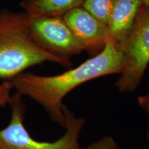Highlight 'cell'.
Here are the masks:
<instances>
[{
  "mask_svg": "<svg viewBox=\"0 0 149 149\" xmlns=\"http://www.w3.org/2000/svg\"><path fill=\"white\" fill-rule=\"evenodd\" d=\"M122 56L118 46L108 40L103 50L77 67L52 76L23 72L9 81L20 95L29 97L44 108L51 120L66 127L63 100L73 89L90 80L120 74Z\"/></svg>",
  "mask_w": 149,
  "mask_h": 149,
  "instance_id": "1",
  "label": "cell"
},
{
  "mask_svg": "<svg viewBox=\"0 0 149 149\" xmlns=\"http://www.w3.org/2000/svg\"><path fill=\"white\" fill-rule=\"evenodd\" d=\"M26 13L0 10V79L9 81L30 67L51 61L70 68L65 62L37 46L28 33Z\"/></svg>",
  "mask_w": 149,
  "mask_h": 149,
  "instance_id": "2",
  "label": "cell"
},
{
  "mask_svg": "<svg viewBox=\"0 0 149 149\" xmlns=\"http://www.w3.org/2000/svg\"><path fill=\"white\" fill-rule=\"evenodd\" d=\"M9 105L11 117L9 124L0 130V149H79V137L86 121L77 117L64 106L66 131L53 141H40L33 138L24 126L26 107L22 96L17 93L11 97Z\"/></svg>",
  "mask_w": 149,
  "mask_h": 149,
  "instance_id": "3",
  "label": "cell"
},
{
  "mask_svg": "<svg viewBox=\"0 0 149 149\" xmlns=\"http://www.w3.org/2000/svg\"><path fill=\"white\" fill-rule=\"evenodd\" d=\"M122 56L120 77L116 81L120 93L134 92L141 84L149 64V8L143 4L133 29L118 44Z\"/></svg>",
  "mask_w": 149,
  "mask_h": 149,
  "instance_id": "4",
  "label": "cell"
},
{
  "mask_svg": "<svg viewBox=\"0 0 149 149\" xmlns=\"http://www.w3.org/2000/svg\"><path fill=\"white\" fill-rule=\"evenodd\" d=\"M28 33L41 49L68 64H72L71 57L84 51L62 16H30Z\"/></svg>",
  "mask_w": 149,
  "mask_h": 149,
  "instance_id": "5",
  "label": "cell"
},
{
  "mask_svg": "<svg viewBox=\"0 0 149 149\" xmlns=\"http://www.w3.org/2000/svg\"><path fill=\"white\" fill-rule=\"evenodd\" d=\"M81 44L84 51L95 55L100 53L109 40L107 28L83 7H78L62 16Z\"/></svg>",
  "mask_w": 149,
  "mask_h": 149,
  "instance_id": "6",
  "label": "cell"
},
{
  "mask_svg": "<svg viewBox=\"0 0 149 149\" xmlns=\"http://www.w3.org/2000/svg\"><path fill=\"white\" fill-rule=\"evenodd\" d=\"M142 5L141 0H117L107 24L109 40L118 46L125 40L133 29Z\"/></svg>",
  "mask_w": 149,
  "mask_h": 149,
  "instance_id": "7",
  "label": "cell"
},
{
  "mask_svg": "<svg viewBox=\"0 0 149 149\" xmlns=\"http://www.w3.org/2000/svg\"><path fill=\"white\" fill-rule=\"evenodd\" d=\"M84 0H22L21 6L31 17H59L82 6Z\"/></svg>",
  "mask_w": 149,
  "mask_h": 149,
  "instance_id": "8",
  "label": "cell"
},
{
  "mask_svg": "<svg viewBox=\"0 0 149 149\" xmlns=\"http://www.w3.org/2000/svg\"><path fill=\"white\" fill-rule=\"evenodd\" d=\"M117 0H84L81 7L107 26Z\"/></svg>",
  "mask_w": 149,
  "mask_h": 149,
  "instance_id": "9",
  "label": "cell"
},
{
  "mask_svg": "<svg viewBox=\"0 0 149 149\" xmlns=\"http://www.w3.org/2000/svg\"><path fill=\"white\" fill-rule=\"evenodd\" d=\"M79 149H121L119 144L111 136H105L95 142L84 148L79 147Z\"/></svg>",
  "mask_w": 149,
  "mask_h": 149,
  "instance_id": "10",
  "label": "cell"
},
{
  "mask_svg": "<svg viewBox=\"0 0 149 149\" xmlns=\"http://www.w3.org/2000/svg\"><path fill=\"white\" fill-rule=\"evenodd\" d=\"M137 102L139 107H141V109L147 113L149 118V93L144 95H139L137 97ZM148 137L149 140V128L148 132Z\"/></svg>",
  "mask_w": 149,
  "mask_h": 149,
  "instance_id": "11",
  "label": "cell"
},
{
  "mask_svg": "<svg viewBox=\"0 0 149 149\" xmlns=\"http://www.w3.org/2000/svg\"><path fill=\"white\" fill-rule=\"evenodd\" d=\"M141 1H142L143 4L149 8V0H141Z\"/></svg>",
  "mask_w": 149,
  "mask_h": 149,
  "instance_id": "12",
  "label": "cell"
}]
</instances>
